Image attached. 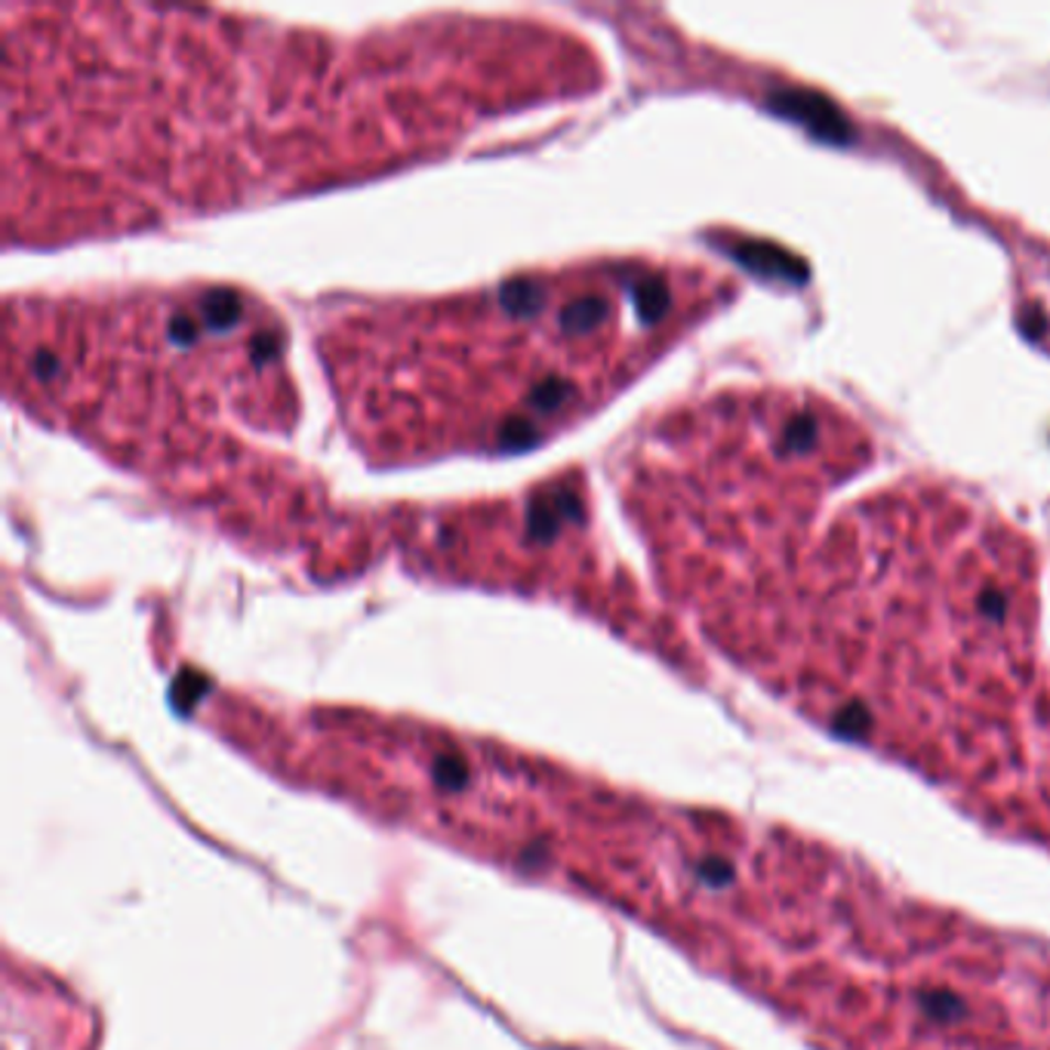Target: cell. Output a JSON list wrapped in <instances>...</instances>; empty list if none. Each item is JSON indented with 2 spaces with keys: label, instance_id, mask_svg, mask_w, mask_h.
Returning a JSON list of instances; mask_svg holds the SVG:
<instances>
[{
  "label": "cell",
  "instance_id": "6da1fadb",
  "mask_svg": "<svg viewBox=\"0 0 1050 1050\" xmlns=\"http://www.w3.org/2000/svg\"><path fill=\"white\" fill-rule=\"evenodd\" d=\"M432 776L444 792H463L468 786V764L460 755H438L432 761Z\"/></svg>",
  "mask_w": 1050,
  "mask_h": 1050
}]
</instances>
